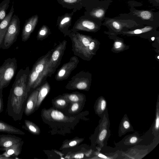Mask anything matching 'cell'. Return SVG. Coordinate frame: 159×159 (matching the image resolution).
I'll return each mask as SVG.
<instances>
[{"mask_svg":"<svg viewBox=\"0 0 159 159\" xmlns=\"http://www.w3.org/2000/svg\"><path fill=\"white\" fill-rule=\"evenodd\" d=\"M157 58H158V59H159V56H158V57H157Z\"/></svg>","mask_w":159,"mask_h":159,"instance_id":"41","label":"cell"},{"mask_svg":"<svg viewBox=\"0 0 159 159\" xmlns=\"http://www.w3.org/2000/svg\"><path fill=\"white\" fill-rule=\"evenodd\" d=\"M52 102L53 106L59 109L64 108L68 106L69 103L62 95L55 98L52 99Z\"/></svg>","mask_w":159,"mask_h":159,"instance_id":"19","label":"cell"},{"mask_svg":"<svg viewBox=\"0 0 159 159\" xmlns=\"http://www.w3.org/2000/svg\"><path fill=\"white\" fill-rule=\"evenodd\" d=\"M155 39V38L154 37H152L151 38V40L152 41H154Z\"/></svg>","mask_w":159,"mask_h":159,"instance_id":"40","label":"cell"},{"mask_svg":"<svg viewBox=\"0 0 159 159\" xmlns=\"http://www.w3.org/2000/svg\"><path fill=\"white\" fill-rule=\"evenodd\" d=\"M31 20L30 19L26 22L24 26L21 34L22 41L23 42H25L29 39L34 28V24Z\"/></svg>","mask_w":159,"mask_h":159,"instance_id":"16","label":"cell"},{"mask_svg":"<svg viewBox=\"0 0 159 159\" xmlns=\"http://www.w3.org/2000/svg\"><path fill=\"white\" fill-rule=\"evenodd\" d=\"M0 132L19 135H24L25 134L20 129L1 120H0Z\"/></svg>","mask_w":159,"mask_h":159,"instance_id":"15","label":"cell"},{"mask_svg":"<svg viewBox=\"0 0 159 159\" xmlns=\"http://www.w3.org/2000/svg\"><path fill=\"white\" fill-rule=\"evenodd\" d=\"M20 21L18 16L14 15L11 19L0 48L8 49L16 42L20 30Z\"/></svg>","mask_w":159,"mask_h":159,"instance_id":"6","label":"cell"},{"mask_svg":"<svg viewBox=\"0 0 159 159\" xmlns=\"http://www.w3.org/2000/svg\"><path fill=\"white\" fill-rule=\"evenodd\" d=\"M84 139L75 138L64 143L62 145L61 148L65 149L74 147L80 144L83 140Z\"/></svg>","mask_w":159,"mask_h":159,"instance_id":"21","label":"cell"},{"mask_svg":"<svg viewBox=\"0 0 159 159\" xmlns=\"http://www.w3.org/2000/svg\"><path fill=\"white\" fill-rule=\"evenodd\" d=\"M22 140L18 136L11 134L0 135V151L11 146Z\"/></svg>","mask_w":159,"mask_h":159,"instance_id":"11","label":"cell"},{"mask_svg":"<svg viewBox=\"0 0 159 159\" xmlns=\"http://www.w3.org/2000/svg\"><path fill=\"white\" fill-rule=\"evenodd\" d=\"M84 154L82 152H79L76 153L71 157V158L75 159H81L84 157Z\"/></svg>","mask_w":159,"mask_h":159,"instance_id":"30","label":"cell"},{"mask_svg":"<svg viewBox=\"0 0 159 159\" xmlns=\"http://www.w3.org/2000/svg\"><path fill=\"white\" fill-rule=\"evenodd\" d=\"M72 42V50L74 54L82 59L89 61L92 56L89 50V44L93 39L90 36L78 33H70L68 35Z\"/></svg>","mask_w":159,"mask_h":159,"instance_id":"3","label":"cell"},{"mask_svg":"<svg viewBox=\"0 0 159 159\" xmlns=\"http://www.w3.org/2000/svg\"><path fill=\"white\" fill-rule=\"evenodd\" d=\"M64 1L66 2L72 3L76 2L77 0H64Z\"/></svg>","mask_w":159,"mask_h":159,"instance_id":"38","label":"cell"},{"mask_svg":"<svg viewBox=\"0 0 159 159\" xmlns=\"http://www.w3.org/2000/svg\"><path fill=\"white\" fill-rule=\"evenodd\" d=\"M159 125V117L158 114H157L156 120L155 127L156 129H158Z\"/></svg>","mask_w":159,"mask_h":159,"instance_id":"34","label":"cell"},{"mask_svg":"<svg viewBox=\"0 0 159 159\" xmlns=\"http://www.w3.org/2000/svg\"><path fill=\"white\" fill-rule=\"evenodd\" d=\"M2 98L3 95L0 94V113L3 111L4 105Z\"/></svg>","mask_w":159,"mask_h":159,"instance_id":"31","label":"cell"},{"mask_svg":"<svg viewBox=\"0 0 159 159\" xmlns=\"http://www.w3.org/2000/svg\"><path fill=\"white\" fill-rule=\"evenodd\" d=\"M70 20V18L68 17L65 18L61 22V25L64 24L65 23L68 22Z\"/></svg>","mask_w":159,"mask_h":159,"instance_id":"36","label":"cell"},{"mask_svg":"<svg viewBox=\"0 0 159 159\" xmlns=\"http://www.w3.org/2000/svg\"><path fill=\"white\" fill-rule=\"evenodd\" d=\"M14 12L13 4L9 12L0 22V48Z\"/></svg>","mask_w":159,"mask_h":159,"instance_id":"12","label":"cell"},{"mask_svg":"<svg viewBox=\"0 0 159 159\" xmlns=\"http://www.w3.org/2000/svg\"><path fill=\"white\" fill-rule=\"evenodd\" d=\"M107 133V131L106 129L102 130L100 132L99 136V139L100 141H102L105 138Z\"/></svg>","mask_w":159,"mask_h":159,"instance_id":"28","label":"cell"},{"mask_svg":"<svg viewBox=\"0 0 159 159\" xmlns=\"http://www.w3.org/2000/svg\"><path fill=\"white\" fill-rule=\"evenodd\" d=\"M123 126L125 129H128L130 126V124L127 121H125L123 124Z\"/></svg>","mask_w":159,"mask_h":159,"instance_id":"35","label":"cell"},{"mask_svg":"<svg viewBox=\"0 0 159 159\" xmlns=\"http://www.w3.org/2000/svg\"><path fill=\"white\" fill-rule=\"evenodd\" d=\"M17 68V61L15 57L7 59L0 66V95H3V89L9 85Z\"/></svg>","mask_w":159,"mask_h":159,"instance_id":"4","label":"cell"},{"mask_svg":"<svg viewBox=\"0 0 159 159\" xmlns=\"http://www.w3.org/2000/svg\"><path fill=\"white\" fill-rule=\"evenodd\" d=\"M67 43V41L64 40L52 50L46 66V72L48 77H51L60 65Z\"/></svg>","mask_w":159,"mask_h":159,"instance_id":"5","label":"cell"},{"mask_svg":"<svg viewBox=\"0 0 159 159\" xmlns=\"http://www.w3.org/2000/svg\"><path fill=\"white\" fill-rule=\"evenodd\" d=\"M83 102H75L70 103L69 113L74 114L79 112L82 108Z\"/></svg>","mask_w":159,"mask_h":159,"instance_id":"22","label":"cell"},{"mask_svg":"<svg viewBox=\"0 0 159 159\" xmlns=\"http://www.w3.org/2000/svg\"><path fill=\"white\" fill-rule=\"evenodd\" d=\"M104 11L102 9L96 10L94 13V15L98 18H102L104 15Z\"/></svg>","mask_w":159,"mask_h":159,"instance_id":"27","label":"cell"},{"mask_svg":"<svg viewBox=\"0 0 159 159\" xmlns=\"http://www.w3.org/2000/svg\"><path fill=\"white\" fill-rule=\"evenodd\" d=\"M82 25L88 30H94L96 28L95 25L93 22L88 20L83 21L82 22Z\"/></svg>","mask_w":159,"mask_h":159,"instance_id":"25","label":"cell"},{"mask_svg":"<svg viewBox=\"0 0 159 159\" xmlns=\"http://www.w3.org/2000/svg\"><path fill=\"white\" fill-rule=\"evenodd\" d=\"M91 82V75L88 72L82 70L73 76L65 86L69 90H88Z\"/></svg>","mask_w":159,"mask_h":159,"instance_id":"7","label":"cell"},{"mask_svg":"<svg viewBox=\"0 0 159 159\" xmlns=\"http://www.w3.org/2000/svg\"><path fill=\"white\" fill-rule=\"evenodd\" d=\"M112 25L113 27L116 30H120L121 27V24L116 20H113L112 21Z\"/></svg>","mask_w":159,"mask_h":159,"instance_id":"29","label":"cell"},{"mask_svg":"<svg viewBox=\"0 0 159 159\" xmlns=\"http://www.w3.org/2000/svg\"><path fill=\"white\" fill-rule=\"evenodd\" d=\"M10 0H3L0 3V22L7 16V11L10 3Z\"/></svg>","mask_w":159,"mask_h":159,"instance_id":"20","label":"cell"},{"mask_svg":"<svg viewBox=\"0 0 159 159\" xmlns=\"http://www.w3.org/2000/svg\"><path fill=\"white\" fill-rule=\"evenodd\" d=\"M52 50L39 57L33 65L29 75L27 86L28 93L31 89H34L39 86L48 77L46 72V66Z\"/></svg>","mask_w":159,"mask_h":159,"instance_id":"2","label":"cell"},{"mask_svg":"<svg viewBox=\"0 0 159 159\" xmlns=\"http://www.w3.org/2000/svg\"><path fill=\"white\" fill-rule=\"evenodd\" d=\"M152 27L150 26H146L142 29H138L133 31H130L127 32L129 34H139L141 33H145L151 30Z\"/></svg>","mask_w":159,"mask_h":159,"instance_id":"24","label":"cell"},{"mask_svg":"<svg viewBox=\"0 0 159 159\" xmlns=\"http://www.w3.org/2000/svg\"><path fill=\"white\" fill-rule=\"evenodd\" d=\"M23 143V141L22 140L10 147L3 149L2 151H4V153L3 155L7 158L11 156H18L21 153Z\"/></svg>","mask_w":159,"mask_h":159,"instance_id":"13","label":"cell"},{"mask_svg":"<svg viewBox=\"0 0 159 159\" xmlns=\"http://www.w3.org/2000/svg\"><path fill=\"white\" fill-rule=\"evenodd\" d=\"M122 43L120 41H116L114 44V47L115 48L119 49L122 47Z\"/></svg>","mask_w":159,"mask_h":159,"instance_id":"32","label":"cell"},{"mask_svg":"<svg viewBox=\"0 0 159 159\" xmlns=\"http://www.w3.org/2000/svg\"><path fill=\"white\" fill-rule=\"evenodd\" d=\"M79 62V60L76 56L71 57L69 61L63 65L58 70L55 76V80L61 81L67 79L72 71L77 67Z\"/></svg>","mask_w":159,"mask_h":159,"instance_id":"8","label":"cell"},{"mask_svg":"<svg viewBox=\"0 0 159 159\" xmlns=\"http://www.w3.org/2000/svg\"><path fill=\"white\" fill-rule=\"evenodd\" d=\"M43 83L42 85L39 87L35 110L39 107L42 101L50 91V87L49 83L47 81H45Z\"/></svg>","mask_w":159,"mask_h":159,"instance_id":"14","label":"cell"},{"mask_svg":"<svg viewBox=\"0 0 159 159\" xmlns=\"http://www.w3.org/2000/svg\"><path fill=\"white\" fill-rule=\"evenodd\" d=\"M98 156L100 157H102V158H107V157H106V156H104V155H103L102 154H99L98 155Z\"/></svg>","mask_w":159,"mask_h":159,"instance_id":"39","label":"cell"},{"mask_svg":"<svg viewBox=\"0 0 159 159\" xmlns=\"http://www.w3.org/2000/svg\"><path fill=\"white\" fill-rule=\"evenodd\" d=\"M69 103L75 102H83L85 99V96L84 94L75 92L71 93H65L62 94Z\"/></svg>","mask_w":159,"mask_h":159,"instance_id":"17","label":"cell"},{"mask_svg":"<svg viewBox=\"0 0 159 159\" xmlns=\"http://www.w3.org/2000/svg\"><path fill=\"white\" fill-rule=\"evenodd\" d=\"M39 89V87L31 93L26 103L24 112L27 116L30 115L35 111Z\"/></svg>","mask_w":159,"mask_h":159,"instance_id":"10","label":"cell"},{"mask_svg":"<svg viewBox=\"0 0 159 159\" xmlns=\"http://www.w3.org/2000/svg\"><path fill=\"white\" fill-rule=\"evenodd\" d=\"M137 141V138L136 137H132L130 140V142L131 143H135Z\"/></svg>","mask_w":159,"mask_h":159,"instance_id":"37","label":"cell"},{"mask_svg":"<svg viewBox=\"0 0 159 159\" xmlns=\"http://www.w3.org/2000/svg\"><path fill=\"white\" fill-rule=\"evenodd\" d=\"M24 122L25 125L22 126L23 128L34 135H38L40 134L39 128L35 123L27 120H25Z\"/></svg>","mask_w":159,"mask_h":159,"instance_id":"18","label":"cell"},{"mask_svg":"<svg viewBox=\"0 0 159 159\" xmlns=\"http://www.w3.org/2000/svg\"><path fill=\"white\" fill-rule=\"evenodd\" d=\"M30 70L21 69L18 72L10 89L7 104V112L14 121L21 120L28 92L27 86Z\"/></svg>","mask_w":159,"mask_h":159,"instance_id":"1","label":"cell"},{"mask_svg":"<svg viewBox=\"0 0 159 159\" xmlns=\"http://www.w3.org/2000/svg\"><path fill=\"white\" fill-rule=\"evenodd\" d=\"M42 115L44 119L49 121L68 122L73 120L74 118L65 116L61 112L53 108L43 109Z\"/></svg>","mask_w":159,"mask_h":159,"instance_id":"9","label":"cell"},{"mask_svg":"<svg viewBox=\"0 0 159 159\" xmlns=\"http://www.w3.org/2000/svg\"><path fill=\"white\" fill-rule=\"evenodd\" d=\"M106 106V102L105 100H102L101 102L100 107L102 111L105 110Z\"/></svg>","mask_w":159,"mask_h":159,"instance_id":"33","label":"cell"},{"mask_svg":"<svg viewBox=\"0 0 159 159\" xmlns=\"http://www.w3.org/2000/svg\"><path fill=\"white\" fill-rule=\"evenodd\" d=\"M48 35L47 30L46 29L41 30L37 37L38 40L42 41L45 39Z\"/></svg>","mask_w":159,"mask_h":159,"instance_id":"26","label":"cell"},{"mask_svg":"<svg viewBox=\"0 0 159 159\" xmlns=\"http://www.w3.org/2000/svg\"><path fill=\"white\" fill-rule=\"evenodd\" d=\"M138 17L142 19V20H151L153 14L152 12L148 11H141L137 12Z\"/></svg>","mask_w":159,"mask_h":159,"instance_id":"23","label":"cell"}]
</instances>
